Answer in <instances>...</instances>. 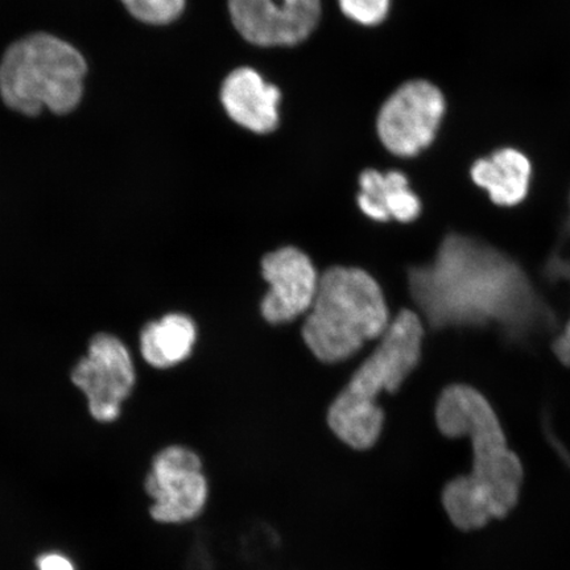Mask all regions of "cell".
Returning <instances> with one entry per match:
<instances>
[{"instance_id":"6da1fadb","label":"cell","mask_w":570,"mask_h":570,"mask_svg":"<svg viewBox=\"0 0 570 570\" xmlns=\"http://www.w3.org/2000/svg\"><path fill=\"white\" fill-rule=\"evenodd\" d=\"M410 288L434 326L495 323L520 336L550 320L515 263L461 235L443 242L432 265L411 271Z\"/></svg>"},{"instance_id":"7a4b0ae2","label":"cell","mask_w":570,"mask_h":570,"mask_svg":"<svg viewBox=\"0 0 570 570\" xmlns=\"http://www.w3.org/2000/svg\"><path fill=\"white\" fill-rule=\"evenodd\" d=\"M424 327L412 311H402L391 320L375 352L356 370L327 413L334 434L355 451H367L380 440L384 424L377 396L395 392L416 367Z\"/></svg>"},{"instance_id":"3957f363","label":"cell","mask_w":570,"mask_h":570,"mask_svg":"<svg viewBox=\"0 0 570 570\" xmlns=\"http://www.w3.org/2000/svg\"><path fill=\"white\" fill-rule=\"evenodd\" d=\"M383 292L366 271L332 267L320 276L317 294L303 326V338L316 358L337 363L351 358L390 325Z\"/></svg>"},{"instance_id":"277c9868","label":"cell","mask_w":570,"mask_h":570,"mask_svg":"<svg viewBox=\"0 0 570 570\" xmlns=\"http://www.w3.org/2000/svg\"><path fill=\"white\" fill-rule=\"evenodd\" d=\"M87 62L75 47L36 33L9 48L0 62V95L10 109L38 116L48 107L67 114L80 104Z\"/></svg>"},{"instance_id":"5b68a950","label":"cell","mask_w":570,"mask_h":570,"mask_svg":"<svg viewBox=\"0 0 570 570\" xmlns=\"http://www.w3.org/2000/svg\"><path fill=\"white\" fill-rule=\"evenodd\" d=\"M70 381L87 397L90 416L97 423L117 422L137 383L131 353L114 334H96L88 354L71 370Z\"/></svg>"},{"instance_id":"8992f818","label":"cell","mask_w":570,"mask_h":570,"mask_svg":"<svg viewBox=\"0 0 570 570\" xmlns=\"http://www.w3.org/2000/svg\"><path fill=\"white\" fill-rule=\"evenodd\" d=\"M145 489L149 514L161 524H181L202 515L209 497L203 461L187 446L170 445L155 455Z\"/></svg>"},{"instance_id":"52a82bcc","label":"cell","mask_w":570,"mask_h":570,"mask_svg":"<svg viewBox=\"0 0 570 570\" xmlns=\"http://www.w3.org/2000/svg\"><path fill=\"white\" fill-rule=\"evenodd\" d=\"M445 114L443 92L431 82L402 85L382 106L377 134L383 146L401 158H412L430 147Z\"/></svg>"},{"instance_id":"ba28073f","label":"cell","mask_w":570,"mask_h":570,"mask_svg":"<svg viewBox=\"0 0 570 570\" xmlns=\"http://www.w3.org/2000/svg\"><path fill=\"white\" fill-rule=\"evenodd\" d=\"M235 28L261 47H288L315 30L321 0H229Z\"/></svg>"},{"instance_id":"9c48e42d","label":"cell","mask_w":570,"mask_h":570,"mask_svg":"<svg viewBox=\"0 0 570 570\" xmlns=\"http://www.w3.org/2000/svg\"><path fill=\"white\" fill-rule=\"evenodd\" d=\"M262 269L269 284L262 302L268 323H288L311 309L320 276L308 255L296 247H283L263 258Z\"/></svg>"},{"instance_id":"30bf717a","label":"cell","mask_w":570,"mask_h":570,"mask_svg":"<svg viewBox=\"0 0 570 570\" xmlns=\"http://www.w3.org/2000/svg\"><path fill=\"white\" fill-rule=\"evenodd\" d=\"M281 96L279 89L252 68L232 71L220 90V101L234 122L256 134L274 131L279 124Z\"/></svg>"},{"instance_id":"8fae6325","label":"cell","mask_w":570,"mask_h":570,"mask_svg":"<svg viewBox=\"0 0 570 570\" xmlns=\"http://www.w3.org/2000/svg\"><path fill=\"white\" fill-rule=\"evenodd\" d=\"M439 430L446 438L470 440L502 433L495 411L481 392L453 384L443 391L436 407Z\"/></svg>"},{"instance_id":"7c38bea8","label":"cell","mask_w":570,"mask_h":570,"mask_svg":"<svg viewBox=\"0 0 570 570\" xmlns=\"http://www.w3.org/2000/svg\"><path fill=\"white\" fill-rule=\"evenodd\" d=\"M358 205L363 213L375 220L394 218L412 223L422 212L419 197L410 189L407 177L397 170L383 175L366 169L360 177Z\"/></svg>"},{"instance_id":"4fadbf2b","label":"cell","mask_w":570,"mask_h":570,"mask_svg":"<svg viewBox=\"0 0 570 570\" xmlns=\"http://www.w3.org/2000/svg\"><path fill=\"white\" fill-rule=\"evenodd\" d=\"M531 163L515 148L498 149L489 158L474 163L473 181L488 191L491 202L501 206H515L529 194Z\"/></svg>"},{"instance_id":"5bb4252c","label":"cell","mask_w":570,"mask_h":570,"mask_svg":"<svg viewBox=\"0 0 570 570\" xmlns=\"http://www.w3.org/2000/svg\"><path fill=\"white\" fill-rule=\"evenodd\" d=\"M197 337L191 318L180 313L149 323L140 333V353L149 366L169 368L188 358Z\"/></svg>"},{"instance_id":"9a60e30c","label":"cell","mask_w":570,"mask_h":570,"mask_svg":"<svg viewBox=\"0 0 570 570\" xmlns=\"http://www.w3.org/2000/svg\"><path fill=\"white\" fill-rule=\"evenodd\" d=\"M131 16L148 24H168L181 16L185 0H122Z\"/></svg>"},{"instance_id":"2e32d148","label":"cell","mask_w":570,"mask_h":570,"mask_svg":"<svg viewBox=\"0 0 570 570\" xmlns=\"http://www.w3.org/2000/svg\"><path fill=\"white\" fill-rule=\"evenodd\" d=\"M342 12L363 26H376L386 19L390 0H340Z\"/></svg>"},{"instance_id":"e0dca14e","label":"cell","mask_w":570,"mask_h":570,"mask_svg":"<svg viewBox=\"0 0 570 570\" xmlns=\"http://www.w3.org/2000/svg\"><path fill=\"white\" fill-rule=\"evenodd\" d=\"M548 274L554 277V279L570 283V218L564 234H562L560 245L556 249L550 265H548Z\"/></svg>"},{"instance_id":"ac0fdd59","label":"cell","mask_w":570,"mask_h":570,"mask_svg":"<svg viewBox=\"0 0 570 570\" xmlns=\"http://www.w3.org/2000/svg\"><path fill=\"white\" fill-rule=\"evenodd\" d=\"M39 570H76L73 561L59 552L42 553L36 559Z\"/></svg>"},{"instance_id":"d6986e66","label":"cell","mask_w":570,"mask_h":570,"mask_svg":"<svg viewBox=\"0 0 570 570\" xmlns=\"http://www.w3.org/2000/svg\"><path fill=\"white\" fill-rule=\"evenodd\" d=\"M553 351L562 363L570 366V333L568 331L554 341Z\"/></svg>"},{"instance_id":"ffe728a7","label":"cell","mask_w":570,"mask_h":570,"mask_svg":"<svg viewBox=\"0 0 570 570\" xmlns=\"http://www.w3.org/2000/svg\"><path fill=\"white\" fill-rule=\"evenodd\" d=\"M566 331H568V332L570 333V324H569V326L567 327V330H566Z\"/></svg>"}]
</instances>
